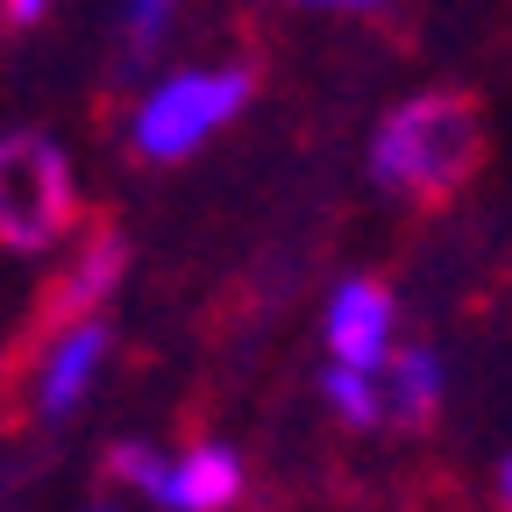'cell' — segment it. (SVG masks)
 I'll return each mask as SVG.
<instances>
[{
    "label": "cell",
    "mask_w": 512,
    "mask_h": 512,
    "mask_svg": "<svg viewBox=\"0 0 512 512\" xmlns=\"http://www.w3.org/2000/svg\"><path fill=\"white\" fill-rule=\"evenodd\" d=\"M477 150H484L477 107L463 93H420L384 114L370 143V178L392 192H413V200H441L477 171Z\"/></svg>",
    "instance_id": "1"
},
{
    "label": "cell",
    "mask_w": 512,
    "mask_h": 512,
    "mask_svg": "<svg viewBox=\"0 0 512 512\" xmlns=\"http://www.w3.org/2000/svg\"><path fill=\"white\" fill-rule=\"evenodd\" d=\"M249 100V72H235V64H221V72H171L150 86V100L136 107V121H128V136H136L143 157L171 164V157H192L214 128H228Z\"/></svg>",
    "instance_id": "2"
},
{
    "label": "cell",
    "mask_w": 512,
    "mask_h": 512,
    "mask_svg": "<svg viewBox=\"0 0 512 512\" xmlns=\"http://www.w3.org/2000/svg\"><path fill=\"white\" fill-rule=\"evenodd\" d=\"M79 214L72 164L50 136H8L0 143V242L8 249H50Z\"/></svg>",
    "instance_id": "3"
},
{
    "label": "cell",
    "mask_w": 512,
    "mask_h": 512,
    "mask_svg": "<svg viewBox=\"0 0 512 512\" xmlns=\"http://www.w3.org/2000/svg\"><path fill=\"white\" fill-rule=\"evenodd\" d=\"M392 292L377 278H349L335 299H328V349H335V370L349 377H377L392 363Z\"/></svg>",
    "instance_id": "4"
},
{
    "label": "cell",
    "mask_w": 512,
    "mask_h": 512,
    "mask_svg": "<svg viewBox=\"0 0 512 512\" xmlns=\"http://www.w3.org/2000/svg\"><path fill=\"white\" fill-rule=\"evenodd\" d=\"M100 363H107V328L100 320H64L57 342L43 349V370H36V420L79 413V399L93 392Z\"/></svg>",
    "instance_id": "5"
},
{
    "label": "cell",
    "mask_w": 512,
    "mask_h": 512,
    "mask_svg": "<svg viewBox=\"0 0 512 512\" xmlns=\"http://www.w3.org/2000/svg\"><path fill=\"white\" fill-rule=\"evenodd\" d=\"M242 498V456L221 441H200L164 470V505L171 512H228Z\"/></svg>",
    "instance_id": "6"
},
{
    "label": "cell",
    "mask_w": 512,
    "mask_h": 512,
    "mask_svg": "<svg viewBox=\"0 0 512 512\" xmlns=\"http://www.w3.org/2000/svg\"><path fill=\"white\" fill-rule=\"evenodd\" d=\"M392 392H377L384 413H399V420H427L441 406V356L434 349H392Z\"/></svg>",
    "instance_id": "7"
},
{
    "label": "cell",
    "mask_w": 512,
    "mask_h": 512,
    "mask_svg": "<svg viewBox=\"0 0 512 512\" xmlns=\"http://www.w3.org/2000/svg\"><path fill=\"white\" fill-rule=\"evenodd\" d=\"M114 278H121V235H93L86 256H79V271H72V285H64V313L93 320L86 306H100L114 292Z\"/></svg>",
    "instance_id": "8"
},
{
    "label": "cell",
    "mask_w": 512,
    "mask_h": 512,
    "mask_svg": "<svg viewBox=\"0 0 512 512\" xmlns=\"http://www.w3.org/2000/svg\"><path fill=\"white\" fill-rule=\"evenodd\" d=\"M320 392H328V406L349 420V427H370L384 420V399H377V377H349V370H328L320 377Z\"/></svg>",
    "instance_id": "9"
},
{
    "label": "cell",
    "mask_w": 512,
    "mask_h": 512,
    "mask_svg": "<svg viewBox=\"0 0 512 512\" xmlns=\"http://www.w3.org/2000/svg\"><path fill=\"white\" fill-rule=\"evenodd\" d=\"M164 456H157V448H143V441H128V448H114V477L121 484H136V491H150L157 505H164Z\"/></svg>",
    "instance_id": "10"
},
{
    "label": "cell",
    "mask_w": 512,
    "mask_h": 512,
    "mask_svg": "<svg viewBox=\"0 0 512 512\" xmlns=\"http://www.w3.org/2000/svg\"><path fill=\"white\" fill-rule=\"evenodd\" d=\"M171 22V8H164V0H143V8H128V36H157Z\"/></svg>",
    "instance_id": "11"
},
{
    "label": "cell",
    "mask_w": 512,
    "mask_h": 512,
    "mask_svg": "<svg viewBox=\"0 0 512 512\" xmlns=\"http://www.w3.org/2000/svg\"><path fill=\"white\" fill-rule=\"evenodd\" d=\"M0 22H8V29H29V22H43V0H8V8H0Z\"/></svg>",
    "instance_id": "12"
}]
</instances>
